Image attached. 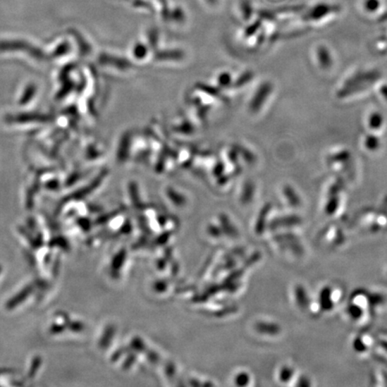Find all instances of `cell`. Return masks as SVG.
Returning a JSON list of instances; mask_svg holds the SVG:
<instances>
[{"label":"cell","mask_w":387,"mask_h":387,"mask_svg":"<svg viewBox=\"0 0 387 387\" xmlns=\"http://www.w3.org/2000/svg\"><path fill=\"white\" fill-rule=\"evenodd\" d=\"M254 329L257 333L266 336H277L281 333V327L276 324L267 322H257L254 325Z\"/></svg>","instance_id":"6da1fadb"},{"label":"cell","mask_w":387,"mask_h":387,"mask_svg":"<svg viewBox=\"0 0 387 387\" xmlns=\"http://www.w3.org/2000/svg\"><path fill=\"white\" fill-rule=\"evenodd\" d=\"M300 223V219L296 216L280 217L274 219L272 223H270L271 229L276 230L281 227L296 226Z\"/></svg>","instance_id":"7a4b0ae2"},{"label":"cell","mask_w":387,"mask_h":387,"mask_svg":"<svg viewBox=\"0 0 387 387\" xmlns=\"http://www.w3.org/2000/svg\"><path fill=\"white\" fill-rule=\"evenodd\" d=\"M270 210L271 207L270 204H268L266 206L263 207L262 210L260 211L259 215H258L257 220L256 227H254V230H256V233L257 234H262L264 229H266L267 217L268 214H269Z\"/></svg>","instance_id":"3957f363"},{"label":"cell","mask_w":387,"mask_h":387,"mask_svg":"<svg viewBox=\"0 0 387 387\" xmlns=\"http://www.w3.org/2000/svg\"><path fill=\"white\" fill-rule=\"evenodd\" d=\"M220 223H221V230L223 231V234L227 235V236H229L231 238H237L238 235V231L236 228L234 227V225L231 223V221L229 218H228L227 215L225 214H221L219 217Z\"/></svg>","instance_id":"277c9868"},{"label":"cell","mask_w":387,"mask_h":387,"mask_svg":"<svg viewBox=\"0 0 387 387\" xmlns=\"http://www.w3.org/2000/svg\"><path fill=\"white\" fill-rule=\"evenodd\" d=\"M373 340L369 336H359L354 340V349L357 352H367L370 347L372 346Z\"/></svg>","instance_id":"5b68a950"},{"label":"cell","mask_w":387,"mask_h":387,"mask_svg":"<svg viewBox=\"0 0 387 387\" xmlns=\"http://www.w3.org/2000/svg\"><path fill=\"white\" fill-rule=\"evenodd\" d=\"M295 300L297 305L300 307L301 309H306L309 307V300L305 289L303 286L297 285L295 288Z\"/></svg>","instance_id":"8992f818"},{"label":"cell","mask_w":387,"mask_h":387,"mask_svg":"<svg viewBox=\"0 0 387 387\" xmlns=\"http://www.w3.org/2000/svg\"><path fill=\"white\" fill-rule=\"evenodd\" d=\"M268 92H269V85H262V87H261L259 92H257V94L254 96L252 106H251V107H252V110L257 111L258 109H259L260 106L262 105L261 98L264 97V96H267Z\"/></svg>","instance_id":"52a82bcc"},{"label":"cell","mask_w":387,"mask_h":387,"mask_svg":"<svg viewBox=\"0 0 387 387\" xmlns=\"http://www.w3.org/2000/svg\"><path fill=\"white\" fill-rule=\"evenodd\" d=\"M167 195L168 198L171 200L172 203L176 204L178 207L184 206L186 204V199L177 191L172 190V188H168Z\"/></svg>","instance_id":"ba28073f"},{"label":"cell","mask_w":387,"mask_h":387,"mask_svg":"<svg viewBox=\"0 0 387 387\" xmlns=\"http://www.w3.org/2000/svg\"><path fill=\"white\" fill-rule=\"evenodd\" d=\"M254 188L252 183H247L245 185L242 197H241V202L243 204H247L250 203L254 197Z\"/></svg>","instance_id":"9c48e42d"},{"label":"cell","mask_w":387,"mask_h":387,"mask_svg":"<svg viewBox=\"0 0 387 387\" xmlns=\"http://www.w3.org/2000/svg\"><path fill=\"white\" fill-rule=\"evenodd\" d=\"M130 350H134V352L137 353H145L147 348V346H145L144 340H142L140 337H135V338L131 340Z\"/></svg>","instance_id":"30bf717a"},{"label":"cell","mask_w":387,"mask_h":387,"mask_svg":"<svg viewBox=\"0 0 387 387\" xmlns=\"http://www.w3.org/2000/svg\"><path fill=\"white\" fill-rule=\"evenodd\" d=\"M284 195L289 201L290 204H292L293 207H297L300 204V199L297 197L295 192H294L292 188L287 187L284 188Z\"/></svg>","instance_id":"8fae6325"},{"label":"cell","mask_w":387,"mask_h":387,"mask_svg":"<svg viewBox=\"0 0 387 387\" xmlns=\"http://www.w3.org/2000/svg\"><path fill=\"white\" fill-rule=\"evenodd\" d=\"M293 376L294 371L292 368H290V367H283V368L281 369L279 379L281 382L288 383L292 380Z\"/></svg>","instance_id":"7c38bea8"},{"label":"cell","mask_w":387,"mask_h":387,"mask_svg":"<svg viewBox=\"0 0 387 387\" xmlns=\"http://www.w3.org/2000/svg\"><path fill=\"white\" fill-rule=\"evenodd\" d=\"M125 257H127V253H125V250L120 251V253L116 256L113 262H112V267L114 270H120L121 266H123V264L125 260Z\"/></svg>","instance_id":"4fadbf2b"},{"label":"cell","mask_w":387,"mask_h":387,"mask_svg":"<svg viewBox=\"0 0 387 387\" xmlns=\"http://www.w3.org/2000/svg\"><path fill=\"white\" fill-rule=\"evenodd\" d=\"M250 381V375L246 372H241L235 378V383H236L238 386H246L249 385Z\"/></svg>","instance_id":"5bb4252c"},{"label":"cell","mask_w":387,"mask_h":387,"mask_svg":"<svg viewBox=\"0 0 387 387\" xmlns=\"http://www.w3.org/2000/svg\"><path fill=\"white\" fill-rule=\"evenodd\" d=\"M168 286V281L159 280L154 283V290L158 293H163L166 292Z\"/></svg>","instance_id":"9a60e30c"},{"label":"cell","mask_w":387,"mask_h":387,"mask_svg":"<svg viewBox=\"0 0 387 387\" xmlns=\"http://www.w3.org/2000/svg\"><path fill=\"white\" fill-rule=\"evenodd\" d=\"M171 231H164V233L159 235V237L155 240V244L159 245V246H164L171 239Z\"/></svg>","instance_id":"2e32d148"},{"label":"cell","mask_w":387,"mask_h":387,"mask_svg":"<svg viewBox=\"0 0 387 387\" xmlns=\"http://www.w3.org/2000/svg\"><path fill=\"white\" fill-rule=\"evenodd\" d=\"M131 198L132 201H133V204L135 207L140 208L142 206L140 197H139V193L137 190V186H135V185H132L131 188Z\"/></svg>","instance_id":"e0dca14e"},{"label":"cell","mask_w":387,"mask_h":387,"mask_svg":"<svg viewBox=\"0 0 387 387\" xmlns=\"http://www.w3.org/2000/svg\"><path fill=\"white\" fill-rule=\"evenodd\" d=\"M207 233L210 236L214 238H220L223 234L221 228L216 226V225L211 224L207 228Z\"/></svg>","instance_id":"ac0fdd59"},{"label":"cell","mask_w":387,"mask_h":387,"mask_svg":"<svg viewBox=\"0 0 387 387\" xmlns=\"http://www.w3.org/2000/svg\"><path fill=\"white\" fill-rule=\"evenodd\" d=\"M137 352H134L129 353V355L127 357V359H125L124 362L123 369L125 370L130 369L131 367L134 365L135 362H137Z\"/></svg>","instance_id":"d6986e66"},{"label":"cell","mask_w":387,"mask_h":387,"mask_svg":"<svg viewBox=\"0 0 387 387\" xmlns=\"http://www.w3.org/2000/svg\"><path fill=\"white\" fill-rule=\"evenodd\" d=\"M244 271L242 269H239L234 271L233 273H231L229 276L226 277L224 283H233L238 282L240 279V277L243 276Z\"/></svg>","instance_id":"ffe728a7"},{"label":"cell","mask_w":387,"mask_h":387,"mask_svg":"<svg viewBox=\"0 0 387 387\" xmlns=\"http://www.w3.org/2000/svg\"><path fill=\"white\" fill-rule=\"evenodd\" d=\"M238 311V307L233 306L226 307V309H221L219 311H217V312L214 313V316L217 317H223L227 315H229V314H233L236 312Z\"/></svg>","instance_id":"44dd1931"},{"label":"cell","mask_w":387,"mask_h":387,"mask_svg":"<svg viewBox=\"0 0 387 387\" xmlns=\"http://www.w3.org/2000/svg\"><path fill=\"white\" fill-rule=\"evenodd\" d=\"M145 355H147V358L149 360V362L156 364L159 362H160V357H159L158 354L154 350H145Z\"/></svg>","instance_id":"7402d4cb"},{"label":"cell","mask_w":387,"mask_h":387,"mask_svg":"<svg viewBox=\"0 0 387 387\" xmlns=\"http://www.w3.org/2000/svg\"><path fill=\"white\" fill-rule=\"evenodd\" d=\"M165 372L168 379H174L175 375H176V369L173 363H168L166 367H165Z\"/></svg>","instance_id":"603a6c76"},{"label":"cell","mask_w":387,"mask_h":387,"mask_svg":"<svg viewBox=\"0 0 387 387\" xmlns=\"http://www.w3.org/2000/svg\"><path fill=\"white\" fill-rule=\"evenodd\" d=\"M260 258H261V254L259 252L254 253L252 254V257H250L249 259L246 260V262H245V266H246V267L252 266V264L258 262V261L260 260Z\"/></svg>","instance_id":"cb8c5ba5"},{"label":"cell","mask_w":387,"mask_h":387,"mask_svg":"<svg viewBox=\"0 0 387 387\" xmlns=\"http://www.w3.org/2000/svg\"><path fill=\"white\" fill-rule=\"evenodd\" d=\"M244 254V250L243 249H235L233 250H231V252L227 253L224 256V259H227V258H234L236 257H240L241 254Z\"/></svg>","instance_id":"d4e9b609"},{"label":"cell","mask_w":387,"mask_h":387,"mask_svg":"<svg viewBox=\"0 0 387 387\" xmlns=\"http://www.w3.org/2000/svg\"><path fill=\"white\" fill-rule=\"evenodd\" d=\"M114 333V328L113 327H110V328L108 329L107 332H106L104 336V345H108L107 343H110V340L112 338V336H113Z\"/></svg>","instance_id":"484cf974"},{"label":"cell","mask_w":387,"mask_h":387,"mask_svg":"<svg viewBox=\"0 0 387 387\" xmlns=\"http://www.w3.org/2000/svg\"><path fill=\"white\" fill-rule=\"evenodd\" d=\"M168 261L165 259V257L159 258L156 261V267L157 269L160 271H164L167 266Z\"/></svg>","instance_id":"4316f807"},{"label":"cell","mask_w":387,"mask_h":387,"mask_svg":"<svg viewBox=\"0 0 387 387\" xmlns=\"http://www.w3.org/2000/svg\"><path fill=\"white\" fill-rule=\"evenodd\" d=\"M132 229H133V227H132L130 221H125L121 230L122 233L129 234L131 233Z\"/></svg>","instance_id":"83f0119b"},{"label":"cell","mask_w":387,"mask_h":387,"mask_svg":"<svg viewBox=\"0 0 387 387\" xmlns=\"http://www.w3.org/2000/svg\"><path fill=\"white\" fill-rule=\"evenodd\" d=\"M164 257L168 262L173 261V251H172L171 247H166V249L164 250Z\"/></svg>","instance_id":"f1b7e54d"},{"label":"cell","mask_w":387,"mask_h":387,"mask_svg":"<svg viewBox=\"0 0 387 387\" xmlns=\"http://www.w3.org/2000/svg\"><path fill=\"white\" fill-rule=\"evenodd\" d=\"M180 272V266L175 261H171V276H176Z\"/></svg>","instance_id":"f546056e"},{"label":"cell","mask_w":387,"mask_h":387,"mask_svg":"<svg viewBox=\"0 0 387 387\" xmlns=\"http://www.w3.org/2000/svg\"><path fill=\"white\" fill-rule=\"evenodd\" d=\"M157 221L159 225H160L161 228L166 226L167 219H166V217L164 216V215H161V214L158 215Z\"/></svg>","instance_id":"4dcf8cb0"},{"label":"cell","mask_w":387,"mask_h":387,"mask_svg":"<svg viewBox=\"0 0 387 387\" xmlns=\"http://www.w3.org/2000/svg\"><path fill=\"white\" fill-rule=\"evenodd\" d=\"M135 244H137L135 245V247H137V249L138 247H145V245L148 244L147 238V237L140 238V240H139Z\"/></svg>","instance_id":"1f68e13d"},{"label":"cell","mask_w":387,"mask_h":387,"mask_svg":"<svg viewBox=\"0 0 387 387\" xmlns=\"http://www.w3.org/2000/svg\"><path fill=\"white\" fill-rule=\"evenodd\" d=\"M190 385L191 386H201L202 383L200 382H197L196 379H192V380H190Z\"/></svg>","instance_id":"d6a6232c"}]
</instances>
